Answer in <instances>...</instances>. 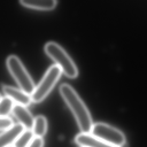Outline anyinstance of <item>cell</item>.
<instances>
[{"instance_id": "cell-1", "label": "cell", "mask_w": 147, "mask_h": 147, "mask_svg": "<svg viewBox=\"0 0 147 147\" xmlns=\"http://www.w3.org/2000/svg\"><path fill=\"white\" fill-rule=\"evenodd\" d=\"M59 92L74 114L82 133H90L93 126L91 114L78 92L67 83L60 84Z\"/></svg>"}, {"instance_id": "cell-2", "label": "cell", "mask_w": 147, "mask_h": 147, "mask_svg": "<svg viewBox=\"0 0 147 147\" xmlns=\"http://www.w3.org/2000/svg\"><path fill=\"white\" fill-rule=\"evenodd\" d=\"M44 51L60 67L62 72L66 76L71 79L77 78L79 71L76 65L60 44L54 41L48 42L44 46Z\"/></svg>"}, {"instance_id": "cell-3", "label": "cell", "mask_w": 147, "mask_h": 147, "mask_svg": "<svg viewBox=\"0 0 147 147\" xmlns=\"http://www.w3.org/2000/svg\"><path fill=\"white\" fill-rule=\"evenodd\" d=\"M6 66L20 88L31 95L35 88L34 83L19 57L14 55L9 56L6 59Z\"/></svg>"}, {"instance_id": "cell-4", "label": "cell", "mask_w": 147, "mask_h": 147, "mask_svg": "<svg viewBox=\"0 0 147 147\" xmlns=\"http://www.w3.org/2000/svg\"><path fill=\"white\" fill-rule=\"evenodd\" d=\"M62 74L60 67L57 64L51 65L45 72L42 79L35 86L30 95L32 102L39 103L42 101L51 92Z\"/></svg>"}, {"instance_id": "cell-5", "label": "cell", "mask_w": 147, "mask_h": 147, "mask_svg": "<svg viewBox=\"0 0 147 147\" xmlns=\"http://www.w3.org/2000/svg\"><path fill=\"white\" fill-rule=\"evenodd\" d=\"M90 133L94 137L117 147H121L126 141L122 132L105 123L98 122L93 124Z\"/></svg>"}, {"instance_id": "cell-6", "label": "cell", "mask_w": 147, "mask_h": 147, "mask_svg": "<svg viewBox=\"0 0 147 147\" xmlns=\"http://www.w3.org/2000/svg\"><path fill=\"white\" fill-rule=\"evenodd\" d=\"M2 90L6 96L9 98L13 102H16L17 105L26 107L32 102L30 95L20 88L3 84L2 86Z\"/></svg>"}, {"instance_id": "cell-7", "label": "cell", "mask_w": 147, "mask_h": 147, "mask_svg": "<svg viewBox=\"0 0 147 147\" xmlns=\"http://www.w3.org/2000/svg\"><path fill=\"white\" fill-rule=\"evenodd\" d=\"M11 113L25 129H32L34 118L25 106L16 104L14 106Z\"/></svg>"}, {"instance_id": "cell-8", "label": "cell", "mask_w": 147, "mask_h": 147, "mask_svg": "<svg viewBox=\"0 0 147 147\" xmlns=\"http://www.w3.org/2000/svg\"><path fill=\"white\" fill-rule=\"evenodd\" d=\"M25 130V127L21 124L17 123L3 131L0 134V147L11 146Z\"/></svg>"}, {"instance_id": "cell-9", "label": "cell", "mask_w": 147, "mask_h": 147, "mask_svg": "<svg viewBox=\"0 0 147 147\" xmlns=\"http://www.w3.org/2000/svg\"><path fill=\"white\" fill-rule=\"evenodd\" d=\"M75 141L82 147H117L94 137L91 133H81L75 137Z\"/></svg>"}, {"instance_id": "cell-10", "label": "cell", "mask_w": 147, "mask_h": 147, "mask_svg": "<svg viewBox=\"0 0 147 147\" xmlns=\"http://www.w3.org/2000/svg\"><path fill=\"white\" fill-rule=\"evenodd\" d=\"M19 2L25 7L41 10H52L57 3L56 0H20Z\"/></svg>"}, {"instance_id": "cell-11", "label": "cell", "mask_w": 147, "mask_h": 147, "mask_svg": "<svg viewBox=\"0 0 147 147\" xmlns=\"http://www.w3.org/2000/svg\"><path fill=\"white\" fill-rule=\"evenodd\" d=\"M48 128L46 118L43 115H38L34 118L32 131L34 137H42L44 136Z\"/></svg>"}, {"instance_id": "cell-12", "label": "cell", "mask_w": 147, "mask_h": 147, "mask_svg": "<svg viewBox=\"0 0 147 147\" xmlns=\"http://www.w3.org/2000/svg\"><path fill=\"white\" fill-rule=\"evenodd\" d=\"M32 130L25 129L13 144L14 147H27L34 137Z\"/></svg>"}, {"instance_id": "cell-13", "label": "cell", "mask_w": 147, "mask_h": 147, "mask_svg": "<svg viewBox=\"0 0 147 147\" xmlns=\"http://www.w3.org/2000/svg\"><path fill=\"white\" fill-rule=\"evenodd\" d=\"M14 102L9 98L4 96L0 100V116L7 117L11 113L14 107Z\"/></svg>"}, {"instance_id": "cell-14", "label": "cell", "mask_w": 147, "mask_h": 147, "mask_svg": "<svg viewBox=\"0 0 147 147\" xmlns=\"http://www.w3.org/2000/svg\"><path fill=\"white\" fill-rule=\"evenodd\" d=\"M13 125V121L10 117L0 116V131L6 130Z\"/></svg>"}, {"instance_id": "cell-15", "label": "cell", "mask_w": 147, "mask_h": 147, "mask_svg": "<svg viewBox=\"0 0 147 147\" xmlns=\"http://www.w3.org/2000/svg\"><path fill=\"white\" fill-rule=\"evenodd\" d=\"M44 141L42 137H34L27 147H43Z\"/></svg>"}, {"instance_id": "cell-16", "label": "cell", "mask_w": 147, "mask_h": 147, "mask_svg": "<svg viewBox=\"0 0 147 147\" xmlns=\"http://www.w3.org/2000/svg\"><path fill=\"white\" fill-rule=\"evenodd\" d=\"M2 96H1V94H0V100L1 99V98H2Z\"/></svg>"}, {"instance_id": "cell-17", "label": "cell", "mask_w": 147, "mask_h": 147, "mask_svg": "<svg viewBox=\"0 0 147 147\" xmlns=\"http://www.w3.org/2000/svg\"><path fill=\"white\" fill-rule=\"evenodd\" d=\"M7 147H14L13 145H11V146H7Z\"/></svg>"}]
</instances>
